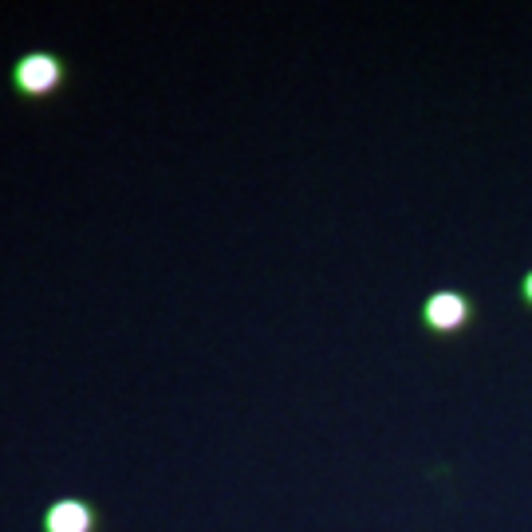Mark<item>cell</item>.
<instances>
[{
	"label": "cell",
	"mask_w": 532,
	"mask_h": 532,
	"mask_svg": "<svg viewBox=\"0 0 532 532\" xmlns=\"http://www.w3.org/2000/svg\"><path fill=\"white\" fill-rule=\"evenodd\" d=\"M48 529L52 532H87V509L83 505H56L52 517H48Z\"/></svg>",
	"instance_id": "cell-2"
},
{
	"label": "cell",
	"mask_w": 532,
	"mask_h": 532,
	"mask_svg": "<svg viewBox=\"0 0 532 532\" xmlns=\"http://www.w3.org/2000/svg\"><path fill=\"white\" fill-rule=\"evenodd\" d=\"M20 79H24V87L44 91V87H52V79H56V64L44 60V56H32L28 64L20 67Z\"/></svg>",
	"instance_id": "cell-3"
},
{
	"label": "cell",
	"mask_w": 532,
	"mask_h": 532,
	"mask_svg": "<svg viewBox=\"0 0 532 532\" xmlns=\"http://www.w3.org/2000/svg\"><path fill=\"white\" fill-rule=\"evenodd\" d=\"M525 300H529V304H532V272H529V276H525Z\"/></svg>",
	"instance_id": "cell-4"
},
{
	"label": "cell",
	"mask_w": 532,
	"mask_h": 532,
	"mask_svg": "<svg viewBox=\"0 0 532 532\" xmlns=\"http://www.w3.org/2000/svg\"><path fill=\"white\" fill-rule=\"evenodd\" d=\"M422 320H426L434 332H458L469 320V300L466 296H458V292H434V296L426 300Z\"/></svg>",
	"instance_id": "cell-1"
}]
</instances>
